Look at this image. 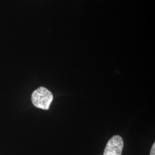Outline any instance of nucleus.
Listing matches in <instances>:
<instances>
[{
    "mask_svg": "<svg viewBox=\"0 0 155 155\" xmlns=\"http://www.w3.org/2000/svg\"><path fill=\"white\" fill-rule=\"evenodd\" d=\"M31 99L35 107L48 110L53 100V94L48 89L44 87H40L33 91Z\"/></svg>",
    "mask_w": 155,
    "mask_h": 155,
    "instance_id": "f257e3e1",
    "label": "nucleus"
},
{
    "mask_svg": "<svg viewBox=\"0 0 155 155\" xmlns=\"http://www.w3.org/2000/svg\"><path fill=\"white\" fill-rule=\"evenodd\" d=\"M124 147V141L118 135L114 136L107 142L104 155H121Z\"/></svg>",
    "mask_w": 155,
    "mask_h": 155,
    "instance_id": "f03ea898",
    "label": "nucleus"
},
{
    "mask_svg": "<svg viewBox=\"0 0 155 155\" xmlns=\"http://www.w3.org/2000/svg\"><path fill=\"white\" fill-rule=\"evenodd\" d=\"M150 155H155V144H153L152 148H151V150H150Z\"/></svg>",
    "mask_w": 155,
    "mask_h": 155,
    "instance_id": "7ed1b4c3",
    "label": "nucleus"
}]
</instances>
